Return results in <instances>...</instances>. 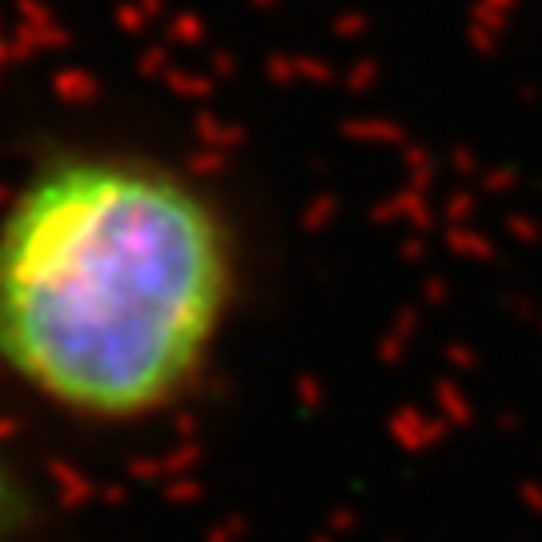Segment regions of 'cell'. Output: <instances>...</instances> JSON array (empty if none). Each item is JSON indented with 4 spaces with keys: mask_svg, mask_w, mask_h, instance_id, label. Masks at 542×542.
I'll return each instance as SVG.
<instances>
[{
    "mask_svg": "<svg viewBox=\"0 0 542 542\" xmlns=\"http://www.w3.org/2000/svg\"><path fill=\"white\" fill-rule=\"evenodd\" d=\"M29 522V494L17 470L0 458V542H17Z\"/></svg>",
    "mask_w": 542,
    "mask_h": 542,
    "instance_id": "2",
    "label": "cell"
},
{
    "mask_svg": "<svg viewBox=\"0 0 542 542\" xmlns=\"http://www.w3.org/2000/svg\"><path fill=\"white\" fill-rule=\"evenodd\" d=\"M233 298V229L165 161L61 149L0 209V366L69 418L125 426L177 406Z\"/></svg>",
    "mask_w": 542,
    "mask_h": 542,
    "instance_id": "1",
    "label": "cell"
}]
</instances>
